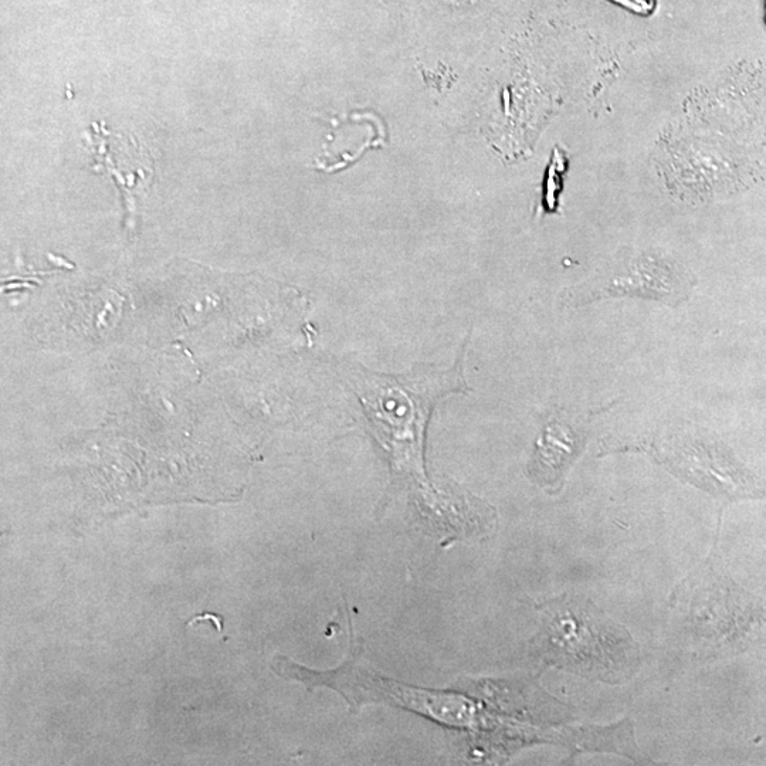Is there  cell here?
I'll list each match as a JSON object with an SVG mask.
<instances>
[{
  "label": "cell",
  "instance_id": "obj_1",
  "mask_svg": "<svg viewBox=\"0 0 766 766\" xmlns=\"http://www.w3.org/2000/svg\"><path fill=\"white\" fill-rule=\"evenodd\" d=\"M464 351L449 369L419 365L408 374L386 375L362 365L344 364L342 376L355 393L369 433L388 454L395 479L418 484L427 497L423 444L436 403L450 393L469 391L463 372Z\"/></svg>",
  "mask_w": 766,
  "mask_h": 766
},
{
  "label": "cell",
  "instance_id": "obj_2",
  "mask_svg": "<svg viewBox=\"0 0 766 766\" xmlns=\"http://www.w3.org/2000/svg\"><path fill=\"white\" fill-rule=\"evenodd\" d=\"M544 613L537 647L545 663L603 680L626 679L635 670V643L589 603L566 599Z\"/></svg>",
  "mask_w": 766,
  "mask_h": 766
},
{
  "label": "cell",
  "instance_id": "obj_3",
  "mask_svg": "<svg viewBox=\"0 0 766 766\" xmlns=\"http://www.w3.org/2000/svg\"><path fill=\"white\" fill-rule=\"evenodd\" d=\"M635 259L619 263L615 271L603 277V281L598 280L602 281L601 286L586 288L581 293L584 298L581 303L616 296L652 298L664 303H680L686 298L691 280L683 271L660 257L643 254Z\"/></svg>",
  "mask_w": 766,
  "mask_h": 766
},
{
  "label": "cell",
  "instance_id": "obj_4",
  "mask_svg": "<svg viewBox=\"0 0 766 766\" xmlns=\"http://www.w3.org/2000/svg\"><path fill=\"white\" fill-rule=\"evenodd\" d=\"M578 444V435L571 426L559 422L551 423L538 443L535 464L541 469L547 466L552 473H558L565 469L566 463L574 456Z\"/></svg>",
  "mask_w": 766,
  "mask_h": 766
}]
</instances>
